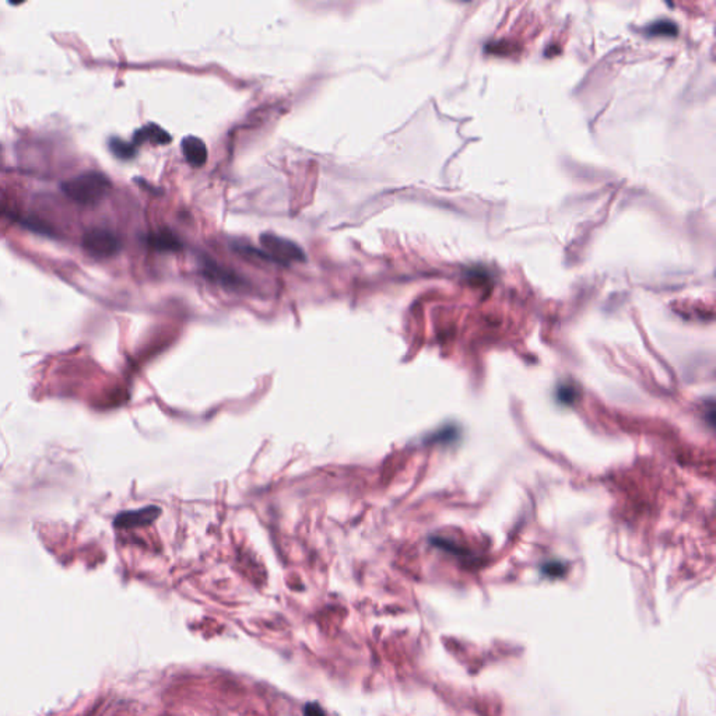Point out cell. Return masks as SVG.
I'll return each instance as SVG.
<instances>
[{
  "mask_svg": "<svg viewBox=\"0 0 716 716\" xmlns=\"http://www.w3.org/2000/svg\"><path fill=\"white\" fill-rule=\"evenodd\" d=\"M677 26L670 22V20H660V22H656L653 23L652 26H649L646 29V34L648 35H652V37H674L677 35Z\"/></svg>",
  "mask_w": 716,
  "mask_h": 716,
  "instance_id": "30bf717a",
  "label": "cell"
},
{
  "mask_svg": "<svg viewBox=\"0 0 716 716\" xmlns=\"http://www.w3.org/2000/svg\"><path fill=\"white\" fill-rule=\"evenodd\" d=\"M109 189V178L97 171H87L62 184L63 193L80 205H95L101 202Z\"/></svg>",
  "mask_w": 716,
  "mask_h": 716,
  "instance_id": "6da1fadb",
  "label": "cell"
},
{
  "mask_svg": "<svg viewBox=\"0 0 716 716\" xmlns=\"http://www.w3.org/2000/svg\"><path fill=\"white\" fill-rule=\"evenodd\" d=\"M260 244L264 252L274 260V263L287 266L292 262H305L307 255L296 242L278 237L276 234H262Z\"/></svg>",
  "mask_w": 716,
  "mask_h": 716,
  "instance_id": "7a4b0ae2",
  "label": "cell"
},
{
  "mask_svg": "<svg viewBox=\"0 0 716 716\" xmlns=\"http://www.w3.org/2000/svg\"><path fill=\"white\" fill-rule=\"evenodd\" d=\"M83 248L94 257H112L120 248V239L111 231L104 228H94L84 234Z\"/></svg>",
  "mask_w": 716,
  "mask_h": 716,
  "instance_id": "3957f363",
  "label": "cell"
},
{
  "mask_svg": "<svg viewBox=\"0 0 716 716\" xmlns=\"http://www.w3.org/2000/svg\"><path fill=\"white\" fill-rule=\"evenodd\" d=\"M182 153L192 167H203L207 161V148L205 141L196 136H186L182 140Z\"/></svg>",
  "mask_w": 716,
  "mask_h": 716,
  "instance_id": "8992f818",
  "label": "cell"
},
{
  "mask_svg": "<svg viewBox=\"0 0 716 716\" xmlns=\"http://www.w3.org/2000/svg\"><path fill=\"white\" fill-rule=\"evenodd\" d=\"M160 515V509L157 507H149L134 512H125L116 518V526L120 527H133L152 523Z\"/></svg>",
  "mask_w": 716,
  "mask_h": 716,
  "instance_id": "ba28073f",
  "label": "cell"
},
{
  "mask_svg": "<svg viewBox=\"0 0 716 716\" xmlns=\"http://www.w3.org/2000/svg\"><path fill=\"white\" fill-rule=\"evenodd\" d=\"M146 244L159 252H177L182 249L181 239L168 230L152 232L146 237Z\"/></svg>",
  "mask_w": 716,
  "mask_h": 716,
  "instance_id": "52a82bcc",
  "label": "cell"
},
{
  "mask_svg": "<svg viewBox=\"0 0 716 716\" xmlns=\"http://www.w3.org/2000/svg\"><path fill=\"white\" fill-rule=\"evenodd\" d=\"M171 140V134L157 123H148L141 126L133 134V145L136 148L146 141L152 143V145H168Z\"/></svg>",
  "mask_w": 716,
  "mask_h": 716,
  "instance_id": "5b68a950",
  "label": "cell"
},
{
  "mask_svg": "<svg viewBox=\"0 0 716 716\" xmlns=\"http://www.w3.org/2000/svg\"><path fill=\"white\" fill-rule=\"evenodd\" d=\"M200 269H202V273L209 280L218 283V284L224 285V287L234 289V287H239V285H242V278L239 276H237L232 270H228L227 267L218 264L209 256H203L200 259Z\"/></svg>",
  "mask_w": 716,
  "mask_h": 716,
  "instance_id": "277c9868",
  "label": "cell"
},
{
  "mask_svg": "<svg viewBox=\"0 0 716 716\" xmlns=\"http://www.w3.org/2000/svg\"><path fill=\"white\" fill-rule=\"evenodd\" d=\"M108 145L111 153L119 160H132L137 154V149L133 143H127L119 137H111Z\"/></svg>",
  "mask_w": 716,
  "mask_h": 716,
  "instance_id": "9c48e42d",
  "label": "cell"
}]
</instances>
